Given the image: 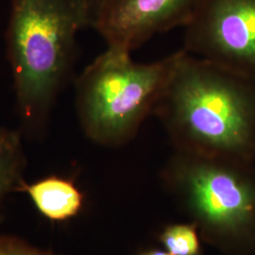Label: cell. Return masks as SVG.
I'll list each match as a JSON object with an SVG mask.
<instances>
[{"instance_id": "6da1fadb", "label": "cell", "mask_w": 255, "mask_h": 255, "mask_svg": "<svg viewBox=\"0 0 255 255\" xmlns=\"http://www.w3.org/2000/svg\"><path fill=\"white\" fill-rule=\"evenodd\" d=\"M153 115L175 150L255 161V82L184 49Z\"/></svg>"}, {"instance_id": "7a4b0ae2", "label": "cell", "mask_w": 255, "mask_h": 255, "mask_svg": "<svg viewBox=\"0 0 255 255\" xmlns=\"http://www.w3.org/2000/svg\"><path fill=\"white\" fill-rule=\"evenodd\" d=\"M91 9L90 0H10L6 44L23 136L46 133Z\"/></svg>"}, {"instance_id": "3957f363", "label": "cell", "mask_w": 255, "mask_h": 255, "mask_svg": "<svg viewBox=\"0 0 255 255\" xmlns=\"http://www.w3.org/2000/svg\"><path fill=\"white\" fill-rule=\"evenodd\" d=\"M253 162L175 150L161 172L164 187L204 242L229 255L255 253Z\"/></svg>"}, {"instance_id": "277c9868", "label": "cell", "mask_w": 255, "mask_h": 255, "mask_svg": "<svg viewBox=\"0 0 255 255\" xmlns=\"http://www.w3.org/2000/svg\"><path fill=\"white\" fill-rule=\"evenodd\" d=\"M130 54L107 46L76 81V109L82 130L99 146L120 147L136 136L153 114L182 49L149 64L135 63Z\"/></svg>"}, {"instance_id": "5b68a950", "label": "cell", "mask_w": 255, "mask_h": 255, "mask_svg": "<svg viewBox=\"0 0 255 255\" xmlns=\"http://www.w3.org/2000/svg\"><path fill=\"white\" fill-rule=\"evenodd\" d=\"M184 28L187 53L255 82V0H202Z\"/></svg>"}, {"instance_id": "8992f818", "label": "cell", "mask_w": 255, "mask_h": 255, "mask_svg": "<svg viewBox=\"0 0 255 255\" xmlns=\"http://www.w3.org/2000/svg\"><path fill=\"white\" fill-rule=\"evenodd\" d=\"M202 0H93L90 27L107 46L132 52L152 37L186 27Z\"/></svg>"}, {"instance_id": "52a82bcc", "label": "cell", "mask_w": 255, "mask_h": 255, "mask_svg": "<svg viewBox=\"0 0 255 255\" xmlns=\"http://www.w3.org/2000/svg\"><path fill=\"white\" fill-rule=\"evenodd\" d=\"M16 192L26 194L46 220L63 223L77 218L84 208L85 196L73 179L49 175L32 182L25 180Z\"/></svg>"}, {"instance_id": "ba28073f", "label": "cell", "mask_w": 255, "mask_h": 255, "mask_svg": "<svg viewBox=\"0 0 255 255\" xmlns=\"http://www.w3.org/2000/svg\"><path fill=\"white\" fill-rule=\"evenodd\" d=\"M19 129L0 127V222L2 203L5 198L16 192L27 167V157Z\"/></svg>"}, {"instance_id": "9c48e42d", "label": "cell", "mask_w": 255, "mask_h": 255, "mask_svg": "<svg viewBox=\"0 0 255 255\" xmlns=\"http://www.w3.org/2000/svg\"><path fill=\"white\" fill-rule=\"evenodd\" d=\"M158 239L171 255H203L200 231L192 221L166 225Z\"/></svg>"}, {"instance_id": "30bf717a", "label": "cell", "mask_w": 255, "mask_h": 255, "mask_svg": "<svg viewBox=\"0 0 255 255\" xmlns=\"http://www.w3.org/2000/svg\"><path fill=\"white\" fill-rule=\"evenodd\" d=\"M0 255H61L31 245L26 240L0 234Z\"/></svg>"}, {"instance_id": "8fae6325", "label": "cell", "mask_w": 255, "mask_h": 255, "mask_svg": "<svg viewBox=\"0 0 255 255\" xmlns=\"http://www.w3.org/2000/svg\"><path fill=\"white\" fill-rule=\"evenodd\" d=\"M138 255H171L164 249H148L143 251Z\"/></svg>"}, {"instance_id": "7c38bea8", "label": "cell", "mask_w": 255, "mask_h": 255, "mask_svg": "<svg viewBox=\"0 0 255 255\" xmlns=\"http://www.w3.org/2000/svg\"><path fill=\"white\" fill-rule=\"evenodd\" d=\"M90 1H92V4H93V0H90Z\"/></svg>"}]
</instances>
